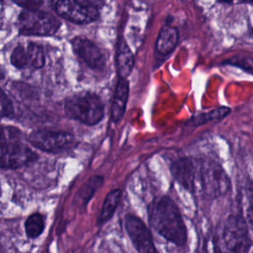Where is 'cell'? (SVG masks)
Listing matches in <instances>:
<instances>
[{"instance_id": "6da1fadb", "label": "cell", "mask_w": 253, "mask_h": 253, "mask_svg": "<svg viewBox=\"0 0 253 253\" xmlns=\"http://www.w3.org/2000/svg\"><path fill=\"white\" fill-rule=\"evenodd\" d=\"M148 220L152 229L159 235L183 246L187 242V228L176 204L167 196H163L148 207Z\"/></svg>"}, {"instance_id": "7a4b0ae2", "label": "cell", "mask_w": 253, "mask_h": 253, "mask_svg": "<svg viewBox=\"0 0 253 253\" xmlns=\"http://www.w3.org/2000/svg\"><path fill=\"white\" fill-rule=\"evenodd\" d=\"M229 189V177L217 162L196 158L192 193L206 199H216L225 195Z\"/></svg>"}, {"instance_id": "3957f363", "label": "cell", "mask_w": 253, "mask_h": 253, "mask_svg": "<svg viewBox=\"0 0 253 253\" xmlns=\"http://www.w3.org/2000/svg\"><path fill=\"white\" fill-rule=\"evenodd\" d=\"M23 133L16 127L3 126L1 128V166L3 169H16L38 158L22 139Z\"/></svg>"}, {"instance_id": "277c9868", "label": "cell", "mask_w": 253, "mask_h": 253, "mask_svg": "<svg viewBox=\"0 0 253 253\" xmlns=\"http://www.w3.org/2000/svg\"><path fill=\"white\" fill-rule=\"evenodd\" d=\"M64 111L68 118L87 126H94L103 119L105 108L96 94L86 92L66 99Z\"/></svg>"}, {"instance_id": "5b68a950", "label": "cell", "mask_w": 253, "mask_h": 253, "mask_svg": "<svg viewBox=\"0 0 253 253\" xmlns=\"http://www.w3.org/2000/svg\"><path fill=\"white\" fill-rule=\"evenodd\" d=\"M17 27L23 35L52 36L58 31L60 22L49 13L37 9H27L19 15Z\"/></svg>"}, {"instance_id": "8992f818", "label": "cell", "mask_w": 253, "mask_h": 253, "mask_svg": "<svg viewBox=\"0 0 253 253\" xmlns=\"http://www.w3.org/2000/svg\"><path fill=\"white\" fill-rule=\"evenodd\" d=\"M222 240L227 250L245 252L251 246L249 222L239 214L230 215L224 224Z\"/></svg>"}, {"instance_id": "52a82bcc", "label": "cell", "mask_w": 253, "mask_h": 253, "mask_svg": "<svg viewBox=\"0 0 253 253\" xmlns=\"http://www.w3.org/2000/svg\"><path fill=\"white\" fill-rule=\"evenodd\" d=\"M28 139L34 147L45 152H59L71 148L75 144L72 133L46 128L32 131Z\"/></svg>"}, {"instance_id": "ba28073f", "label": "cell", "mask_w": 253, "mask_h": 253, "mask_svg": "<svg viewBox=\"0 0 253 253\" xmlns=\"http://www.w3.org/2000/svg\"><path fill=\"white\" fill-rule=\"evenodd\" d=\"M51 5L60 17L75 24H89L99 17L98 8L79 0H51Z\"/></svg>"}, {"instance_id": "9c48e42d", "label": "cell", "mask_w": 253, "mask_h": 253, "mask_svg": "<svg viewBox=\"0 0 253 253\" xmlns=\"http://www.w3.org/2000/svg\"><path fill=\"white\" fill-rule=\"evenodd\" d=\"M10 61L18 69H39L44 64V52L37 43H21L13 49Z\"/></svg>"}, {"instance_id": "30bf717a", "label": "cell", "mask_w": 253, "mask_h": 253, "mask_svg": "<svg viewBox=\"0 0 253 253\" xmlns=\"http://www.w3.org/2000/svg\"><path fill=\"white\" fill-rule=\"evenodd\" d=\"M125 227L133 246L138 252H156L151 233L139 217L133 214H126L125 216Z\"/></svg>"}, {"instance_id": "8fae6325", "label": "cell", "mask_w": 253, "mask_h": 253, "mask_svg": "<svg viewBox=\"0 0 253 253\" xmlns=\"http://www.w3.org/2000/svg\"><path fill=\"white\" fill-rule=\"evenodd\" d=\"M74 53L90 68L102 70L106 64V58L102 50L91 41L76 37L71 41Z\"/></svg>"}, {"instance_id": "7c38bea8", "label": "cell", "mask_w": 253, "mask_h": 253, "mask_svg": "<svg viewBox=\"0 0 253 253\" xmlns=\"http://www.w3.org/2000/svg\"><path fill=\"white\" fill-rule=\"evenodd\" d=\"M196 158L183 157L171 164V173L173 178L187 191H193V182L195 175Z\"/></svg>"}, {"instance_id": "4fadbf2b", "label": "cell", "mask_w": 253, "mask_h": 253, "mask_svg": "<svg viewBox=\"0 0 253 253\" xmlns=\"http://www.w3.org/2000/svg\"><path fill=\"white\" fill-rule=\"evenodd\" d=\"M128 92H129V84L127 79L124 77H120L115 89L112 110H111L112 111L111 117L114 123H118L119 121H121V119L125 114L126 106L128 98Z\"/></svg>"}, {"instance_id": "5bb4252c", "label": "cell", "mask_w": 253, "mask_h": 253, "mask_svg": "<svg viewBox=\"0 0 253 253\" xmlns=\"http://www.w3.org/2000/svg\"><path fill=\"white\" fill-rule=\"evenodd\" d=\"M133 64L134 58L129 46L124 40H121L117 51V69L119 76L126 78L130 74Z\"/></svg>"}, {"instance_id": "9a60e30c", "label": "cell", "mask_w": 253, "mask_h": 253, "mask_svg": "<svg viewBox=\"0 0 253 253\" xmlns=\"http://www.w3.org/2000/svg\"><path fill=\"white\" fill-rule=\"evenodd\" d=\"M178 31L171 26H164L158 35L156 41V50L160 54H168L171 52L178 42Z\"/></svg>"}, {"instance_id": "2e32d148", "label": "cell", "mask_w": 253, "mask_h": 253, "mask_svg": "<svg viewBox=\"0 0 253 253\" xmlns=\"http://www.w3.org/2000/svg\"><path fill=\"white\" fill-rule=\"evenodd\" d=\"M121 196H122V191L120 189H115L106 196L99 217H98V223H104L112 217L113 213L115 212L119 205Z\"/></svg>"}, {"instance_id": "e0dca14e", "label": "cell", "mask_w": 253, "mask_h": 253, "mask_svg": "<svg viewBox=\"0 0 253 253\" xmlns=\"http://www.w3.org/2000/svg\"><path fill=\"white\" fill-rule=\"evenodd\" d=\"M44 229V217L39 212L28 216L25 221V231L29 238H37Z\"/></svg>"}, {"instance_id": "ac0fdd59", "label": "cell", "mask_w": 253, "mask_h": 253, "mask_svg": "<svg viewBox=\"0 0 253 253\" xmlns=\"http://www.w3.org/2000/svg\"><path fill=\"white\" fill-rule=\"evenodd\" d=\"M102 184L103 178L101 176H94L87 181V183L77 193V198L82 206L88 204L90 199L93 197L94 193Z\"/></svg>"}, {"instance_id": "d6986e66", "label": "cell", "mask_w": 253, "mask_h": 253, "mask_svg": "<svg viewBox=\"0 0 253 253\" xmlns=\"http://www.w3.org/2000/svg\"><path fill=\"white\" fill-rule=\"evenodd\" d=\"M230 113V109L229 108H226V107H220L218 109H215V110H212V111H210L208 113H203L195 118L192 119L191 123L194 125V126H200V125H203L205 123H208L210 121H212V120H216V119H222L224 118L226 115H228Z\"/></svg>"}, {"instance_id": "ffe728a7", "label": "cell", "mask_w": 253, "mask_h": 253, "mask_svg": "<svg viewBox=\"0 0 253 253\" xmlns=\"http://www.w3.org/2000/svg\"><path fill=\"white\" fill-rule=\"evenodd\" d=\"M0 104H1V116H2V118H12V117H14L13 103L4 91H2V93H1Z\"/></svg>"}, {"instance_id": "44dd1931", "label": "cell", "mask_w": 253, "mask_h": 253, "mask_svg": "<svg viewBox=\"0 0 253 253\" xmlns=\"http://www.w3.org/2000/svg\"><path fill=\"white\" fill-rule=\"evenodd\" d=\"M16 4L26 8V9H36L39 7L42 0H13Z\"/></svg>"}, {"instance_id": "7402d4cb", "label": "cell", "mask_w": 253, "mask_h": 253, "mask_svg": "<svg viewBox=\"0 0 253 253\" xmlns=\"http://www.w3.org/2000/svg\"><path fill=\"white\" fill-rule=\"evenodd\" d=\"M79 1H81L82 3H84L86 5H89V6L98 8V9L100 7H102L105 3V0H79Z\"/></svg>"}, {"instance_id": "603a6c76", "label": "cell", "mask_w": 253, "mask_h": 253, "mask_svg": "<svg viewBox=\"0 0 253 253\" xmlns=\"http://www.w3.org/2000/svg\"><path fill=\"white\" fill-rule=\"evenodd\" d=\"M222 2H232V1H238L241 3H248V4H253V0H220Z\"/></svg>"}]
</instances>
